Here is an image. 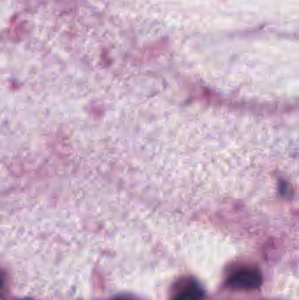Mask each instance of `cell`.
Instances as JSON below:
<instances>
[{
    "instance_id": "3",
    "label": "cell",
    "mask_w": 299,
    "mask_h": 300,
    "mask_svg": "<svg viewBox=\"0 0 299 300\" xmlns=\"http://www.w3.org/2000/svg\"><path fill=\"white\" fill-rule=\"evenodd\" d=\"M4 285V277L3 274L1 273L0 271V289L3 287Z\"/></svg>"
},
{
    "instance_id": "1",
    "label": "cell",
    "mask_w": 299,
    "mask_h": 300,
    "mask_svg": "<svg viewBox=\"0 0 299 300\" xmlns=\"http://www.w3.org/2000/svg\"><path fill=\"white\" fill-rule=\"evenodd\" d=\"M259 271L251 268H244L236 271L228 278V285L236 290H249L256 289L262 283Z\"/></svg>"
},
{
    "instance_id": "2",
    "label": "cell",
    "mask_w": 299,
    "mask_h": 300,
    "mask_svg": "<svg viewBox=\"0 0 299 300\" xmlns=\"http://www.w3.org/2000/svg\"><path fill=\"white\" fill-rule=\"evenodd\" d=\"M204 292L201 288L194 283H191L180 290L173 300H202Z\"/></svg>"
},
{
    "instance_id": "4",
    "label": "cell",
    "mask_w": 299,
    "mask_h": 300,
    "mask_svg": "<svg viewBox=\"0 0 299 300\" xmlns=\"http://www.w3.org/2000/svg\"><path fill=\"white\" fill-rule=\"evenodd\" d=\"M114 300H128V299H125V298H117V299Z\"/></svg>"
}]
</instances>
